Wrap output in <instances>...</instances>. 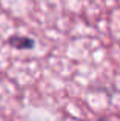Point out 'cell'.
Segmentation results:
<instances>
[{
  "instance_id": "obj_1",
  "label": "cell",
  "mask_w": 120,
  "mask_h": 121,
  "mask_svg": "<svg viewBox=\"0 0 120 121\" xmlns=\"http://www.w3.org/2000/svg\"><path fill=\"white\" fill-rule=\"evenodd\" d=\"M8 43L15 49H32L34 48V40L29 37H20V35H14L9 37Z\"/></svg>"
}]
</instances>
